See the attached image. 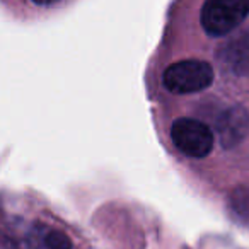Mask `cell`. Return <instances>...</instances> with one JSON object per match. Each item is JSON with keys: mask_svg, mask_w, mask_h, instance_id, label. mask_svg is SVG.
<instances>
[{"mask_svg": "<svg viewBox=\"0 0 249 249\" xmlns=\"http://www.w3.org/2000/svg\"><path fill=\"white\" fill-rule=\"evenodd\" d=\"M173 143L181 154L193 159L207 157L213 149V133L207 124L191 118H179L171 128Z\"/></svg>", "mask_w": 249, "mask_h": 249, "instance_id": "obj_3", "label": "cell"}, {"mask_svg": "<svg viewBox=\"0 0 249 249\" xmlns=\"http://www.w3.org/2000/svg\"><path fill=\"white\" fill-rule=\"evenodd\" d=\"M217 132L220 143L225 149L237 145L249 132V114L244 107H229L224 111L220 120L217 121Z\"/></svg>", "mask_w": 249, "mask_h": 249, "instance_id": "obj_5", "label": "cell"}, {"mask_svg": "<svg viewBox=\"0 0 249 249\" xmlns=\"http://www.w3.org/2000/svg\"><path fill=\"white\" fill-rule=\"evenodd\" d=\"M249 16V0H205L201 26L213 38L229 35Z\"/></svg>", "mask_w": 249, "mask_h": 249, "instance_id": "obj_1", "label": "cell"}, {"mask_svg": "<svg viewBox=\"0 0 249 249\" xmlns=\"http://www.w3.org/2000/svg\"><path fill=\"white\" fill-rule=\"evenodd\" d=\"M31 2H35L36 5H53L56 4V2H60V0H31Z\"/></svg>", "mask_w": 249, "mask_h": 249, "instance_id": "obj_8", "label": "cell"}, {"mask_svg": "<svg viewBox=\"0 0 249 249\" xmlns=\"http://www.w3.org/2000/svg\"><path fill=\"white\" fill-rule=\"evenodd\" d=\"M229 207L239 218H249V188H235L229 198Z\"/></svg>", "mask_w": 249, "mask_h": 249, "instance_id": "obj_6", "label": "cell"}, {"mask_svg": "<svg viewBox=\"0 0 249 249\" xmlns=\"http://www.w3.org/2000/svg\"><path fill=\"white\" fill-rule=\"evenodd\" d=\"M217 58L222 69L234 75L249 73V29L237 33L218 48Z\"/></svg>", "mask_w": 249, "mask_h": 249, "instance_id": "obj_4", "label": "cell"}, {"mask_svg": "<svg viewBox=\"0 0 249 249\" xmlns=\"http://www.w3.org/2000/svg\"><path fill=\"white\" fill-rule=\"evenodd\" d=\"M43 242L48 249H72V242L63 232L50 229L43 234Z\"/></svg>", "mask_w": 249, "mask_h": 249, "instance_id": "obj_7", "label": "cell"}, {"mask_svg": "<svg viewBox=\"0 0 249 249\" xmlns=\"http://www.w3.org/2000/svg\"><path fill=\"white\" fill-rule=\"evenodd\" d=\"M213 82V69L201 60H183L164 72V86L174 94H193L205 90Z\"/></svg>", "mask_w": 249, "mask_h": 249, "instance_id": "obj_2", "label": "cell"}]
</instances>
